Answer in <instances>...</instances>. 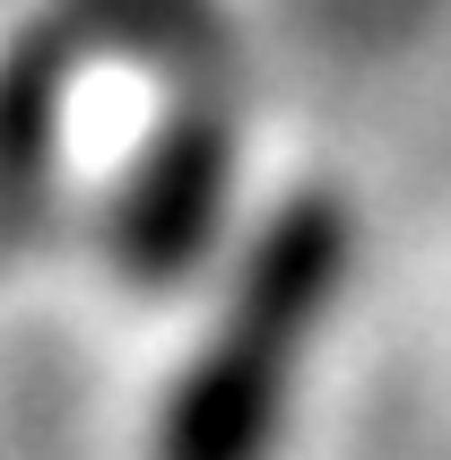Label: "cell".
<instances>
[{
    "label": "cell",
    "mask_w": 451,
    "mask_h": 460,
    "mask_svg": "<svg viewBox=\"0 0 451 460\" xmlns=\"http://www.w3.org/2000/svg\"><path fill=\"white\" fill-rule=\"evenodd\" d=\"M356 279V208L330 182H304L243 234L200 348L148 426V460H278L296 426L304 365L322 357Z\"/></svg>",
    "instance_id": "1"
},
{
    "label": "cell",
    "mask_w": 451,
    "mask_h": 460,
    "mask_svg": "<svg viewBox=\"0 0 451 460\" xmlns=\"http://www.w3.org/2000/svg\"><path fill=\"white\" fill-rule=\"evenodd\" d=\"M234 174H243V130L226 87H182L139 156L122 165L113 200H104V261L113 279L139 296H174L208 270L234 217Z\"/></svg>",
    "instance_id": "2"
},
{
    "label": "cell",
    "mask_w": 451,
    "mask_h": 460,
    "mask_svg": "<svg viewBox=\"0 0 451 460\" xmlns=\"http://www.w3.org/2000/svg\"><path fill=\"white\" fill-rule=\"evenodd\" d=\"M70 78L78 35L61 18L0 44V252H18L52 226L61 156H70Z\"/></svg>",
    "instance_id": "3"
},
{
    "label": "cell",
    "mask_w": 451,
    "mask_h": 460,
    "mask_svg": "<svg viewBox=\"0 0 451 460\" xmlns=\"http://www.w3.org/2000/svg\"><path fill=\"white\" fill-rule=\"evenodd\" d=\"M61 26L87 44L139 52L156 70H182V87H217V18L208 0H61Z\"/></svg>",
    "instance_id": "4"
}]
</instances>
